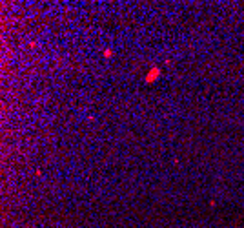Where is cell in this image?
<instances>
[{
    "instance_id": "1",
    "label": "cell",
    "mask_w": 244,
    "mask_h": 228,
    "mask_svg": "<svg viewBox=\"0 0 244 228\" xmlns=\"http://www.w3.org/2000/svg\"><path fill=\"white\" fill-rule=\"evenodd\" d=\"M161 73H162V69L159 68V66H151L149 68V71L146 73V77H144V82L146 84H153L159 77H161Z\"/></svg>"
},
{
    "instance_id": "2",
    "label": "cell",
    "mask_w": 244,
    "mask_h": 228,
    "mask_svg": "<svg viewBox=\"0 0 244 228\" xmlns=\"http://www.w3.org/2000/svg\"><path fill=\"white\" fill-rule=\"evenodd\" d=\"M104 57H106V59L113 57V49H111V48H106V49H104Z\"/></svg>"
}]
</instances>
